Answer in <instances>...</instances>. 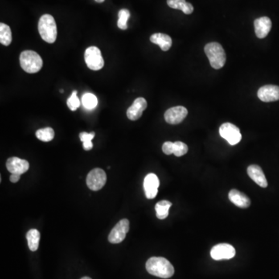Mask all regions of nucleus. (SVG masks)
Wrapping results in <instances>:
<instances>
[{
    "label": "nucleus",
    "mask_w": 279,
    "mask_h": 279,
    "mask_svg": "<svg viewBox=\"0 0 279 279\" xmlns=\"http://www.w3.org/2000/svg\"><path fill=\"white\" fill-rule=\"evenodd\" d=\"M162 150L167 155L173 154V152H174V143L171 142V141L164 143L163 146H162Z\"/></svg>",
    "instance_id": "29"
},
{
    "label": "nucleus",
    "mask_w": 279,
    "mask_h": 279,
    "mask_svg": "<svg viewBox=\"0 0 279 279\" xmlns=\"http://www.w3.org/2000/svg\"><path fill=\"white\" fill-rule=\"evenodd\" d=\"M229 199L240 208H248L251 206V200L249 198L236 190H232L229 193Z\"/></svg>",
    "instance_id": "17"
},
{
    "label": "nucleus",
    "mask_w": 279,
    "mask_h": 279,
    "mask_svg": "<svg viewBox=\"0 0 279 279\" xmlns=\"http://www.w3.org/2000/svg\"><path fill=\"white\" fill-rule=\"evenodd\" d=\"M107 182V174L101 169H95L91 171L86 178L87 186L92 191H98L105 186Z\"/></svg>",
    "instance_id": "7"
},
{
    "label": "nucleus",
    "mask_w": 279,
    "mask_h": 279,
    "mask_svg": "<svg viewBox=\"0 0 279 279\" xmlns=\"http://www.w3.org/2000/svg\"><path fill=\"white\" fill-rule=\"evenodd\" d=\"M129 223L127 219H121L116 223L108 236L111 244H120L125 239L126 235L129 232Z\"/></svg>",
    "instance_id": "8"
},
{
    "label": "nucleus",
    "mask_w": 279,
    "mask_h": 279,
    "mask_svg": "<svg viewBox=\"0 0 279 279\" xmlns=\"http://www.w3.org/2000/svg\"><path fill=\"white\" fill-rule=\"evenodd\" d=\"M172 202L167 200L161 201L157 202L155 206L156 215L159 219H165L168 217L169 209L172 206Z\"/></svg>",
    "instance_id": "21"
},
{
    "label": "nucleus",
    "mask_w": 279,
    "mask_h": 279,
    "mask_svg": "<svg viewBox=\"0 0 279 279\" xmlns=\"http://www.w3.org/2000/svg\"><path fill=\"white\" fill-rule=\"evenodd\" d=\"M150 40L152 43L160 46L164 51H169L172 45V40L168 34L157 33L151 35Z\"/></svg>",
    "instance_id": "18"
},
{
    "label": "nucleus",
    "mask_w": 279,
    "mask_h": 279,
    "mask_svg": "<svg viewBox=\"0 0 279 279\" xmlns=\"http://www.w3.org/2000/svg\"><path fill=\"white\" fill-rule=\"evenodd\" d=\"M96 2H99V3H101V2H104L105 0H95Z\"/></svg>",
    "instance_id": "31"
},
{
    "label": "nucleus",
    "mask_w": 279,
    "mask_h": 279,
    "mask_svg": "<svg viewBox=\"0 0 279 279\" xmlns=\"http://www.w3.org/2000/svg\"><path fill=\"white\" fill-rule=\"evenodd\" d=\"M219 134L231 145H237L241 141L242 136L240 129L231 123L222 124L219 128Z\"/></svg>",
    "instance_id": "6"
},
{
    "label": "nucleus",
    "mask_w": 279,
    "mask_h": 279,
    "mask_svg": "<svg viewBox=\"0 0 279 279\" xmlns=\"http://www.w3.org/2000/svg\"><path fill=\"white\" fill-rule=\"evenodd\" d=\"M159 185V179L154 173H150L145 177L144 188H145V195L148 199H152L155 198Z\"/></svg>",
    "instance_id": "12"
},
{
    "label": "nucleus",
    "mask_w": 279,
    "mask_h": 279,
    "mask_svg": "<svg viewBox=\"0 0 279 279\" xmlns=\"http://www.w3.org/2000/svg\"><path fill=\"white\" fill-rule=\"evenodd\" d=\"M26 236L30 251H37L39 247L40 239H41V234L39 231L36 229H31L27 232Z\"/></svg>",
    "instance_id": "20"
},
{
    "label": "nucleus",
    "mask_w": 279,
    "mask_h": 279,
    "mask_svg": "<svg viewBox=\"0 0 279 279\" xmlns=\"http://www.w3.org/2000/svg\"><path fill=\"white\" fill-rule=\"evenodd\" d=\"M189 148L185 143L181 142V141H176L174 143V152L173 154L176 157H182L185 155L188 152Z\"/></svg>",
    "instance_id": "27"
},
{
    "label": "nucleus",
    "mask_w": 279,
    "mask_h": 279,
    "mask_svg": "<svg viewBox=\"0 0 279 279\" xmlns=\"http://www.w3.org/2000/svg\"><path fill=\"white\" fill-rule=\"evenodd\" d=\"M188 115V110L186 107L182 106L172 107L165 113V121L169 124H180L182 123Z\"/></svg>",
    "instance_id": "10"
},
{
    "label": "nucleus",
    "mask_w": 279,
    "mask_h": 279,
    "mask_svg": "<svg viewBox=\"0 0 279 279\" xmlns=\"http://www.w3.org/2000/svg\"><path fill=\"white\" fill-rule=\"evenodd\" d=\"M95 133H86V132H82L79 134L81 141H83V148L85 150H89L93 148V144L92 143V140L95 137Z\"/></svg>",
    "instance_id": "25"
},
{
    "label": "nucleus",
    "mask_w": 279,
    "mask_h": 279,
    "mask_svg": "<svg viewBox=\"0 0 279 279\" xmlns=\"http://www.w3.org/2000/svg\"><path fill=\"white\" fill-rule=\"evenodd\" d=\"M148 103L145 98L139 97L133 102V105L127 111V116L130 120H137L141 118L143 112L147 109Z\"/></svg>",
    "instance_id": "14"
},
{
    "label": "nucleus",
    "mask_w": 279,
    "mask_h": 279,
    "mask_svg": "<svg viewBox=\"0 0 279 279\" xmlns=\"http://www.w3.org/2000/svg\"><path fill=\"white\" fill-rule=\"evenodd\" d=\"M38 30L42 39L49 43H55L58 35L55 20L50 14L42 16L38 22Z\"/></svg>",
    "instance_id": "2"
},
{
    "label": "nucleus",
    "mask_w": 279,
    "mask_h": 279,
    "mask_svg": "<svg viewBox=\"0 0 279 279\" xmlns=\"http://www.w3.org/2000/svg\"><path fill=\"white\" fill-rule=\"evenodd\" d=\"M255 34L260 39L266 38L272 29V21L267 17H260L255 20Z\"/></svg>",
    "instance_id": "15"
},
{
    "label": "nucleus",
    "mask_w": 279,
    "mask_h": 279,
    "mask_svg": "<svg viewBox=\"0 0 279 279\" xmlns=\"http://www.w3.org/2000/svg\"><path fill=\"white\" fill-rule=\"evenodd\" d=\"M247 174L250 178L260 187L266 188L268 186V182L264 172L258 165H250L249 167L247 168Z\"/></svg>",
    "instance_id": "16"
},
{
    "label": "nucleus",
    "mask_w": 279,
    "mask_h": 279,
    "mask_svg": "<svg viewBox=\"0 0 279 279\" xmlns=\"http://www.w3.org/2000/svg\"><path fill=\"white\" fill-rule=\"evenodd\" d=\"M211 257L215 260L231 259L236 255L235 247L231 244H219L214 246L210 252Z\"/></svg>",
    "instance_id": "9"
},
{
    "label": "nucleus",
    "mask_w": 279,
    "mask_h": 279,
    "mask_svg": "<svg viewBox=\"0 0 279 279\" xmlns=\"http://www.w3.org/2000/svg\"><path fill=\"white\" fill-rule=\"evenodd\" d=\"M36 136L40 141L49 142V141H52L55 137V131L51 128H43V129H38V131L36 132Z\"/></svg>",
    "instance_id": "23"
},
{
    "label": "nucleus",
    "mask_w": 279,
    "mask_h": 279,
    "mask_svg": "<svg viewBox=\"0 0 279 279\" xmlns=\"http://www.w3.org/2000/svg\"><path fill=\"white\" fill-rule=\"evenodd\" d=\"M67 105L71 111H75L80 107V101L77 96V91L75 90L71 94V96L68 98Z\"/></svg>",
    "instance_id": "28"
},
{
    "label": "nucleus",
    "mask_w": 279,
    "mask_h": 279,
    "mask_svg": "<svg viewBox=\"0 0 279 279\" xmlns=\"http://www.w3.org/2000/svg\"><path fill=\"white\" fill-rule=\"evenodd\" d=\"M21 174H12L11 176H10V182H13V183H16V182H18L21 178Z\"/></svg>",
    "instance_id": "30"
},
{
    "label": "nucleus",
    "mask_w": 279,
    "mask_h": 279,
    "mask_svg": "<svg viewBox=\"0 0 279 279\" xmlns=\"http://www.w3.org/2000/svg\"><path fill=\"white\" fill-rule=\"evenodd\" d=\"M167 3L169 7L174 10H182L185 14H192L194 10L193 5L190 2H186V0H167Z\"/></svg>",
    "instance_id": "19"
},
{
    "label": "nucleus",
    "mask_w": 279,
    "mask_h": 279,
    "mask_svg": "<svg viewBox=\"0 0 279 279\" xmlns=\"http://www.w3.org/2000/svg\"><path fill=\"white\" fill-rule=\"evenodd\" d=\"M90 279V278H88V277H84V278H83V279Z\"/></svg>",
    "instance_id": "32"
},
{
    "label": "nucleus",
    "mask_w": 279,
    "mask_h": 279,
    "mask_svg": "<svg viewBox=\"0 0 279 279\" xmlns=\"http://www.w3.org/2000/svg\"><path fill=\"white\" fill-rule=\"evenodd\" d=\"M85 61L88 68L98 71L104 66V60L100 49L96 47H89L85 52Z\"/></svg>",
    "instance_id": "5"
},
{
    "label": "nucleus",
    "mask_w": 279,
    "mask_h": 279,
    "mask_svg": "<svg viewBox=\"0 0 279 279\" xmlns=\"http://www.w3.org/2000/svg\"><path fill=\"white\" fill-rule=\"evenodd\" d=\"M258 96L264 103L278 101L279 100V86L274 85H267L260 87L258 92Z\"/></svg>",
    "instance_id": "11"
},
{
    "label": "nucleus",
    "mask_w": 279,
    "mask_h": 279,
    "mask_svg": "<svg viewBox=\"0 0 279 279\" xmlns=\"http://www.w3.org/2000/svg\"><path fill=\"white\" fill-rule=\"evenodd\" d=\"M205 53L210 60V65L215 69H220L224 66L227 56L224 49L217 42H211L205 46Z\"/></svg>",
    "instance_id": "3"
},
{
    "label": "nucleus",
    "mask_w": 279,
    "mask_h": 279,
    "mask_svg": "<svg viewBox=\"0 0 279 279\" xmlns=\"http://www.w3.org/2000/svg\"><path fill=\"white\" fill-rule=\"evenodd\" d=\"M83 104L87 109H92L97 107L98 100L94 94L87 92L83 96Z\"/></svg>",
    "instance_id": "24"
},
{
    "label": "nucleus",
    "mask_w": 279,
    "mask_h": 279,
    "mask_svg": "<svg viewBox=\"0 0 279 279\" xmlns=\"http://www.w3.org/2000/svg\"><path fill=\"white\" fill-rule=\"evenodd\" d=\"M29 168L28 161L19 157H10L6 161V169L12 174H24L29 170Z\"/></svg>",
    "instance_id": "13"
},
{
    "label": "nucleus",
    "mask_w": 279,
    "mask_h": 279,
    "mask_svg": "<svg viewBox=\"0 0 279 279\" xmlns=\"http://www.w3.org/2000/svg\"><path fill=\"white\" fill-rule=\"evenodd\" d=\"M12 42L11 29L3 22L0 23V43L4 46H9Z\"/></svg>",
    "instance_id": "22"
},
{
    "label": "nucleus",
    "mask_w": 279,
    "mask_h": 279,
    "mask_svg": "<svg viewBox=\"0 0 279 279\" xmlns=\"http://www.w3.org/2000/svg\"><path fill=\"white\" fill-rule=\"evenodd\" d=\"M129 16H130V13H129V10H125V9L119 12V20L118 22H117V26H118L119 28L121 29V30L128 29V21L129 20Z\"/></svg>",
    "instance_id": "26"
},
{
    "label": "nucleus",
    "mask_w": 279,
    "mask_h": 279,
    "mask_svg": "<svg viewBox=\"0 0 279 279\" xmlns=\"http://www.w3.org/2000/svg\"><path fill=\"white\" fill-rule=\"evenodd\" d=\"M20 62L22 69L30 74L37 73L43 66L42 58L34 51H22L20 57Z\"/></svg>",
    "instance_id": "4"
},
{
    "label": "nucleus",
    "mask_w": 279,
    "mask_h": 279,
    "mask_svg": "<svg viewBox=\"0 0 279 279\" xmlns=\"http://www.w3.org/2000/svg\"><path fill=\"white\" fill-rule=\"evenodd\" d=\"M146 269L152 276L161 279H169L174 273V267L167 259L161 257H153L148 259Z\"/></svg>",
    "instance_id": "1"
}]
</instances>
